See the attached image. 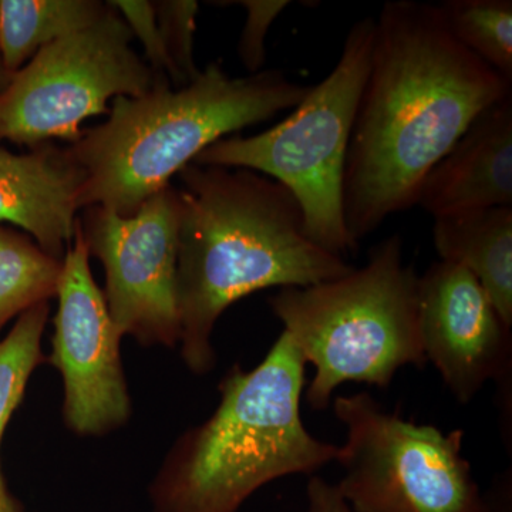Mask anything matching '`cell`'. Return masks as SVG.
Returning <instances> with one entry per match:
<instances>
[{"label": "cell", "instance_id": "3957f363", "mask_svg": "<svg viewBox=\"0 0 512 512\" xmlns=\"http://www.w3.org/2000/svg\"><path fill=\"white\" fill-rule=\"evenodd\" d=\"M311 86L281 70L232 77L211 62L191 83L156 74L140 97H116L106 123L69 144L83 168L80 211L101 207L131 217L205 148L298 106Z\"/></svg>", "mask_w": 512, "mask_h": 512}, {"label": "cell", "instance_id": "603a6c76", "mask_svg": "<svg viewBox=\"0 0 512 512\" xmlns=\"http://www.w3.org/2000/svg\"><path fill=\"white\" fill-rule=\"evenodd\" d=\"M511 470L495 478L490 490L483 494V512H511Z\"/></svg>", "mask_w": 512, "mask_h": 512}, {"label": "cell", "instance_id": "8fae6325", "mask_svg": "<svg viewBox=\"0 0 512 512\" xmlns=\"http://www.w3.org/2000/svg\"><path fill=\"white\" fill-rule=\"evenodd\" d=\"M419 335L426 362L461 404L484 384L512 376V335L476 276L453 262L437 261L419 276Z\"/></svg>", "mask_w": 512, "mask_h": 512}, {"label": "cell", "instance_id": "44dd1931", "mask_svg": "<svg viewBox=\"0 0 512 512\" xmlns=\"http://www.w3.org/2000/svg\"><path fill=\"white\" fill-rule=\"evenodd\" d=\"M232 5L247 10L244 28L238 43V56L249 74L264 70L266 62V36L276 19L291 2L288 0H239Z\"/></svg>", "mask_w": 512, "mask_h": 512}, {"label": "cell", "instance_id": "e0dca14e", "mask_svg": "<svg viewBox=\"0 0 512 512\" xmlns=\"http://www.w3.org/2000/svg\"><path fill=\"white\" fill-rule=\"evenodd\" d=\"M437 6L454 39L512 82L511 0H447Z\"/></svg>", "mask_w": 512, "mask_h": 512}, {"label": "cell", "instance_id": "9a60e30c", "mask_svg": "<svg viewBox=\"0 0 512 512\" xmlns=\"http://www.w3.org/2000/svg\"><path fill=\"white\" fill-rule=\"evenodd\" d=\"M109 10L100 0H0V62L18 73L43 49L89 28Z\"/></svg>", "mask_w": 512, "mask_h": 512}, {"label": "cell", "instance_id": "ffe728a7", "mask_svg": "<svg viewBox=\"0 0 512 512\" xmlns=\"http://www.w3.org/2000/svg\"><path fill=\"white\" fill-rule=\"evenodd\" d=\"M111 8L123 18L134 37L140 40L147 64L156 74L167 76L174 87H181L178 74L165 50L154 2L148 0H111Z\"/></svg>", "mask_w": 512, "mask_h": 512}, {"label": "cell", "instance_id": "7c38bea8", "mask_svg": "<svg viewBox=\"0 0 512 512\" xmlns=\"http://www.w3.org/2000/svg\"><path fill=\"white\" fill-rule=\"evenodd\" d=\"M84 178L69 146L49 141L22 154L0 146V222L62 261L79 225Z\"/></svg>", "mask_w": 512, "mask_h": 512}, {"label": "cell", "instance_id": "8992f818", "mask_svg": "<svg viewBox=\"0 0 512 512\" xmlns=\"http://www.w3.org/2000/svg\"><path fill=\"white\" fill-rule=\"evenodd\" d=\"M373 37L375 18L357 20L332 72L286 119L254 136L221 138L192 161L255 171L284 185L301 207L308 237L342 258L357 249L343 215V178Z\"/></svg>", "mask_w": 512, "mask_h": 512}, {"label": "cell", "instance_id": "7402d4cb", "mask_svg": "<svg viewBox=\"0 0 512 512\" xmlns=\"http://www.w3.org/2000/svg\"><path fill=\"white\" fill-rule=\"evenodd\" d=\"M306 494H308V512H353L339 494L336 485L318 476L311 477Z\"/></svg>", "mask_w": 512, "mask_h": 512}, {"label": "cell", "instance_id": "ac0fdd59", "mask_svg": "<svg viewBox=\"0 0 512 512\" xmlns=\"http://www.w3.org/2000/svg\"><path fill=\"white\" fill-rule=\"evenodd\" d=\"M49 313V302L37 303L19 315L6 338L0 340V446L30 376L46 360L42 339Z\"/></svg>", "mask_w": 512, "mask_h": 512}, {"label": "cell", "instance_id": "52a82bcc", "mask_svg": "<svg viewBox=\"0 0 512 512\" xmlns=\"http://www.w3.org/2000/svg\"><path fill=\"white\" fill-rule=\"evenodd\" d=\"M333 412L346 427L336 488L353 512H483L463 430L404 420L366 392L336 397Z\"/></svg>", "mask_w": 512, "mask_h": 512}, {"label": "cell", "instance_id": "5bb4252c", "mask_svg": "<svg viewBox=\"0 0 512 512\" xmlns=\"http://www.w3.org/2000/svg\"><path fill=\"white\" fill-rule=\"evenodd\" d=\"M433 242L441 261L476 276L512 328V207L434 218Z\"/></svg>", "mask_w": 512, "mask_h": 512}, {"label": "cell", "instance_id": "5b68a950", "mask_svg": "<svg viewBox=\"0 0 512 512\" xmlns=\"http://www.w3.org/2000/svg\"><path fill=\"white\" fill-rule=\"evenodd\" d=\"M419 275L406 264L400 235L383 239L362 268L333 281L284 288L268 299L315 377L313 410L328 409L348 382L389 387L404 366L426 365L417 315Z\"/></svg>", "mask_w": 512, "mask_h": 512}, {"label": "cell", "instance_id": "7a4b0ae2", "mask_svg": "<svg viewBox=\"0 0 512 512\" xmlns=\"http://www.w3.org/2000/svg\"><path fill=\"white\" fill-rule=\"evenodd\" d=\"M178 180L181 357L195 375L214 369L212 332L239 299L322 284L355 268L308 237L295 197L265 175L191 163Z\"/></svg>", "mask_w": 512, "mask_h": 512}, {"label": "cell", "instance_id": "cb8c5ba5", "mask_svg": "<svg viewBox=\"0 0 512 512\" xmlns=\"http://www.w3.org/2000/svg\"><path fill=\"white\" fill-rule=\"evenodd\" d=\"M0 512H25L22 503L10 491L0 466Z\"/></svg>", "mask_w": 512, "mask_h": 512}, {"label": "cell", "instance_id": "277c9868", "mask_svg": "<svg viewBox=\"0 0 512 512\" xmlns=\"http://www.w3.org/2000/svg\"><path fill=\"white\" fill-rule=\"evenodd\" d=\"M305 384V360L285 332L255 369L232 367L214 414L165 457L150 487L153 512H238L264 485L338 460L339 446L303 424Z\"/></svg>", "mask_w": 512, "mask_h": 512}, {"label": "cell", "instance_id": "d4e9b609", "mask_svg": "<svg viewBox=\"0 0 512 512\" xmlns=\"http://www.w3.org/2000/svg\"><path fill=\"white\" fill-rule=\"evenodd\" d=\"M10 76L8 73L5 72V69H3L2 62H0V92H2L3 89H5L6 84L9 83Z\"/></svg>", "mask_w": 512, "mask_h": 512}, {"label": "cell", "instance_id": "2e32d148", "mask_svg": "<svg viewBox=\"0 0 512 512\" xmlns=\"http://www.w3.org/2000/svg\"><path fill=\"white\" fill-rule=\"evenodd\" d=\"M62 261L28 235L0 225V330L37 303L55 298Z\"/></svg>", "mask_w": 512, "mask_h": 512}, {"label": "cell", "instance_id": "d6986e66", "mask_svg": "<svg viewBox=\"0 0 512 512\" xmlns=\"http://www.w3.org/2000/svg\"><path fill=\"white\" fill-rule=\"evenodd\" d=\"M154 6L165 50L183 87L201 72L194 52L200 5L195 0H158Z\"/></svg>", "mask_w": 512, "mask_h": 512}, {"label": "cell", "instance_id": "30bf717a", "mask_svg": "<svg viewBox=\"0 0 512 512\" xmlns=\"http://www.w3.org/2000/svg\"><path fill=\"white\" fill-rule=\"evenodd\" d=\"M56 296L49 362L63 377L64 424L77 436H106L126 426L133 404L121 363L123 335L94 281L80 222L62 261Z\"/></svg>", "mask_w": 512, "mask_h": 512}, {"label": "cell", "instance_id": "4fadbf2b", "mask_svg": "<svg viewBox=\"0 0 512 512\" xmlns=\"http://www.w3.org/2000/svg\"><path fill=\"white\" fill-rule=\"evenodd\" d=\"M417 205L433 218L512 207V94L483 111L441 158Z\"/></svg>", "mask_w": 512, "mask_h": 512}, {"label": "cell", "instance_id": "9c48e42d", "mask_svg": "<svg viewBox=\"0 0 512 512\" xmlns=\"http://www.w3.org/2000/svg\"><path fill=\"white\" fill-rule=\"evenodd\" d=\"M181 197L173 184L151 195L131 217L101 207L79 215L89 254L106 275L103 295L121 335L143 346L175 348Z\"/></svg>", "mask_w": 512, "mask_h": 512}, {"label": "cell", "instance_id": "6da1fadb", "mask_svg": "<svg viewBox=\"0 0 512 512\" xmlns=\"http://www.w3.org/2000/svg\"><path fill=\"white\" fill-rule=\"evenodd\" d=\"M512 94L448 32L439 6L386 2L350 137L343 215L360 241L419 204L427 175L483 111Z\"/></svg>", "mask_w": 512, "mask_h": 512}, {"label": "cell", "instance_id": "ba28073f", "mask_svg": "<svg viewBox=\"0 0 512 512\" xmlns=\"http://www.w3.org/2000/svg\"><path fill=\"white\" fill-rule=\"evenodd\" d=\"M133 39L109 5L94 25L43 47L0 92V141L73 144L83 136V121L110 113V100L146 94L156 73Z\"/></svg>", "mask_w": 512, "mask_h": 512}]
</instances>
